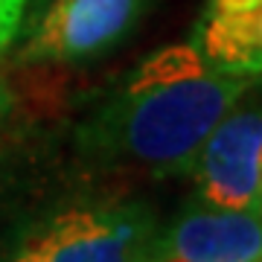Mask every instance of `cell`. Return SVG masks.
<instances>
[{"label":"cell","instance_id":"cell-3","mask_svg":"<svg viewBox=\"0 0 262 262\" xmlns=\"http://www.w3.org/2000/svg\"><path fill=\"white\" fill-rule=\"evenodd\" d=\"M151 0H50L18 50L20 64H82L137 29Z\"/></svg>","mask_w":262,"mask_h":262},{"label":"cell","instance_id":"cell-5","mask_svg":"<svg viewBox=\"0 0 262 262\" xmlns=\"http://www.w3.org/2000/svg\"><path fill=\"white\" fill-rule=\"evenodd\" d=\"M262 210H189L151 236L143 262H259Z\"/></svg>","mask_w":262,"mask_h":262},{"label":"cell","instance_id":"cell-10","mask_svg":"<svg viewBox=\"0 0 262 262\" xmlns=\"http://www.w3.org/2000/svg\"><path fill=\"white\" fill-rule=\"evenodd\" d=\"M259 262H262V259H259Z\"/></svg>","mask_w":262,"mask_h":262},{"label":"cell","instance_id":"cell-2","mask_svg":"<svg viewBox=\"0 0 262 262\" xmlns=\"http://www.w3.org/2000/svg\"><path fill=\"white\" fill-rule=\"evenodd\" d=\"M195 192L213 210H262V102L251 88L198 146Z\"/></svg>","mask_w":262,"mask_h":262},{"label":"cell","instance_id":"cell-1","mask_svg":"<svg viewBox=\"0 0 262 262\" xmlns=\"http://www.w3.org/2000/svg\"><path fill=\"white\" fill-rule=\"evenodd\" d=\"M251 84L248 76L215 70L189 41L166 44L122 76L79 128V146L111 166L184 172L213 125Z\"/></svg>","mask_w":262,"mask_h":262},{"label":"cell","instance_id":"cell-8","mask_svg":"<svg viewBox=\"0 0 262 262\" xmlns=\"http://www.w3.org/2000/svg\"><path fill=\"white\" fill-rule=\"evenodd\" d=\"M9 108H12V96H9V88H6V82L0 79V125H3V120L9 117Z\"/></svg>","mask_w":262,"mask_h":262},{"label":"cell","instance_id":"cell-7","mask_svg":"<svg viewBox=\"0 0 262 262\" xmlns=\"http://www.w3.org/2000/svg\"><path fill=\"white\" fill-rule=\"evenodd\" d=\"M24 12L27 0H0V53H6L15 44L24 24Z\"/></svg>","mask_w":262,"mask_h":262},{"label":"cell","instance_id":"cell-4","mask_svg":"<svg viewBox=\"0 0 262 262\" xmlns=\"http://www.w3.org/2000/svg\"><path fill=\"white\" fill-rule=\"evenodd\" d=\"M151 236L140 213L76 207L53 215L35 239L47 262H143Z\"/></svg>","mask_w":262,"mask_h":262},{"label":"cell","instance_id":"cell-9","mask_svg":"<svg viewBox=\"0 0 262 262\" xmlns=\"http://www.w3.org/2000/svg\"><path fill=\"white\" fill-rule=\"evenodd\" d=\"M251 91H253V94H256V96H259V102H262V73L256 76V79H253V84H251Z\"/></svg>","mask_w":262,"mask_h":262},{"label":"cell","instance_id":"cell-6","mask_svg":"<svg viewBox=\"0 0 262 262\" xmlns=\"http://www.w3.org/2000/svg\"><path fill=\"white\" fill-rule=\"evenodd\" d=\"M189 44L215 70L256 79L262 73V0H204Z\"/></svg>","mask_w":262,"mask_h":262}]
</instances>
